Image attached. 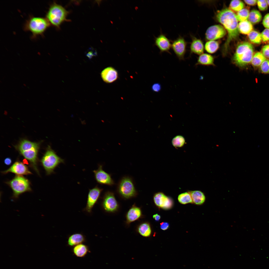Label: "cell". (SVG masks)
Listing matches in <instances>:
<instances>
[{
	"label": "cell",
	"instance_id": "cell-38",
	"mask_svg": "<svg viewBox=\"0 0 269 269\" xmlns=\"http://www.w3.org/2000/svg\"><path fill=\"white\" fill-rule=\"evenodd\" d=\"M263 24L265 27L269 29V13L267 14L264 16Z\"/></svg>",
	"mask_w": 269,
	"mask_h": 269
},
{
	"label": "cell",
	"instance_id": "cell-44",
	"mask_svg": "<svg viewBox=\"0 0 269 269\" xmlns=\"http://www.w3.org/2000/svg\"><path fill=\"white\" fill-rule=\"evenodd\" d=\"M268 5H269V0H266Z\"/></svg>",
	"mask_w": 269,
	"mask_h": 269
},
{
	"label": "cell",
	"instance_id": "cell-20",
	"mask_svg": "<svg viewBox=\"0 0 269 269\" xmlns=\"http://www.w3.org/2000/svg\"><path fill=\"white\" fill-rule=\"evenodd\" d=\"M193 202L195 204L200 205L205 202L206 198L204 193L200 190L189 191Z\"/></svg>",
	"mask_w": 269,
	"mask_h": 269
},
{
	"label": "cell",
	"instance_id": "cell-5",
	"mask_svg": "<svg viewBox=\"0 0 269 269\" xmlns=\"http://www.w3.org/2000/svg\"><path fill=\"white\" fill-rule=\"evenodd\" d=\"M68 12L63 7L55 2L50 6L46 18L50 24L59 28L62 23L67 20Z\"/></svg>",
	"mask_w": 269,
	"mask_h": 269
},
{
	"label": "cell",
	"instance_id": "cell-7",
	"mask_svg": "<svg viewBox=\"0 0 269 269\" xmlns=\"http://www.w3.org/2000/svg\"><path fill=\"white\" fill-rule=\"evenodd\" d=\"M13 191L12 198L16 199L21 194L32 191L29 180L22 176L16 175L11 180L5 182Z\"/></svg>",
	"mask_w": 269,
	"mask_h": 269
},
{
	"label": "cell",
	"instance_id": "cell-6",
	"mask_svg": "<svg viewBox=\"0 0 269 269\" xmlns=\"http://www.w3.org/2000/svg\"><path fill=\"white\" fill-rule=\"evenodd\" d=\"M40 162L46 174L49 175L54 173V170L60 164L64 163V160L57 155L49 146L41 159Z\"/></svg>",
	"mask_w": 269,
	"mask_h": 269
},
{
	"label": "cell",
	"instance_id": "cell-18",
	"mask_svg": "<svg viewBox=\"0 0 269 269\" xmlns=\"http://www.w3.org/2000/svg\"><path fill=\"white\" fill-rule=\"evenodd\" d=\"M101 75L104 81L107 83H111L117 79L118 74L116 70L110 67L104 69L102 71Z\"/></svg>",
	"mask_w": 269,
	"mask_h": 269
},
{
	"label": "cell",
	"instance_id": "cell-1",
	"mask_svg": "<svg viewBox=\"0 0 269 269\" xmlns=\"http://www.w3.org/2000/svg\"><path fill=\"white\" fill-rule=\"evenodd\" d=\"M216 18L217 21L223 25L228 33L227 38L222 50L223 55L225 56L228 53L230 42L236 39L239 36L238 20L236 14L227 8L223 9L218 12Z\"/></svg>",
	"mask_w": 269,
	"mask_h": 269
},
{
	"label": "cell",
	"instance_id": "cell-2",
	"mask_svg": "<svg viewBox=\"0 0 269 269\" xmlns=\"http://www.w3.org/2000/svg\"><path fill=\"white\" fill-rule=\"evenodd\" d=\"M40 144V142H32L24 139L21 140L14 146L20 154L28 161L31 167L39 175L38 156Z\"/></svg>",
	"mask_w": 269,
	"mask_h": 269
},
{
	"label": "cell",
	"instance_id": "cell-21",
	"mask_svg": "<svg viewBox=\"0 0 269 269\" xmlns=\"http://www.w3.org/2000/svg\"><path fill=\"white\" fill-rule=\"evenodd\" d=\"M214 60V57L210 55L203 53L200 55L198 57L195 65L215 66Z\"/></svg>",
	"mask_w": 269,
	"mask_h": 269
},
{
	"label": "cell",
	"instance_id": "cell-26",
	"mask_svg": "<svg viewBox=\"0 0 269 269\" xmlns=\"http://www.w3.org/2000/svg\"><path fill=\"white\" fill-rule=\"evenodd\" d=\"M262 18V15L259 11L256 10H252L249 13L248 19L252 24H255L260 22Z\"/></svg>",
	"mask_w": 269,
	"mask_h": 269
},
{
	"label": "cell",
	"instance_id": "cell-22",
	"mask_svg": "<svg viewBox=\"0 0 269 269\" xmlns=\"http://www.w3.org/2000/svg\"><path fill=\"white\" fill-rule=\"evenodd\" d=\"M85 241V237L83 235L80 233H76L71 235L69 237L67 244L70 246H75L82 243Z\"/></svg>",
	"mask_w": 269,
	"mask_h": 269
},
{
	"label": "cell",
	"instance_id": "cell-33",
	"mask_svg": "<svg viewBox=\"0 0 269 269\" xmlns=\"http://www.w3.org/2000/svg\"><path fill=\"white\" fill-rule=\"evenodd\" d=\"M185 143V140L184 137L180 135H177L174 137L172 141L173 146L176 147H180L183 146Z\"/></svg>",
	"mask_w": 269,
	"mask_h": 269
},
{
	"label": "cell",
	"instance_id": "cell-39",
	"mask_svg": "<svg viewBox=\"0 0 269 269\" xmlns=\"http://www.w3.org/2000/svg\"><path fill=\"white\" fill-rule=\"evenodd\" d=\"M161 86L160 84L158 83L154 84L151 87L152 90L154 92H158L161 90Z\"/></svg>",
	"mask_w": 269,
	"mask_h": 269
},
{
	"label": "cell",
	"instance_id": "cell-10",
	"mask_svg": "<svg viewBox=\"0 0 269 269\" xmlns=\"http://www.w3.org/2000/svg\"><path fill=\"white\" fill-rule=\"evenodd\" d=\"M172 42L171 48L177 57L180 61L184 60L188 42L183 37L180 35Z\"/></svg>",
	"mask_w": 269,
	"mask_h": 269
},
{
	"label": "cell",
	"instance_id": "cell-41",
	"mask_svg": "<svg viewBox=\"0 0 269 269\" xmlns=\"http://www.w3.org/2000/svg\"><path fill=\"white\" fill-rule=\"evenodd\" d=\"M244 1L247 4L251 6L255 5L257 2L256 0H244Z\"/></svg>",
	"mask_w": 269,
	"mask_h": 269
},
{
	"label": "cell",
	"instance_id": "cell-32",
	"mask_svg": "<svg viewBox=\"0 0 269 269\" xmlns=\"http://www.w3.org/2000/svg\"><path fill=\"white\" fill-rule=\"evenodd\" d=\"M249 13V9L247 8H243L238 12L236 15L238 21L242 22L247 20Z\"/></svg>",
	"mask_w": 269,
	"mask_h": 269
},
{
	"label": "cell",
	"instance_id": "cell-40",
	"mask_svg": "<svg viewBox=\"0 0 269 269\" xmlns=\"http://www.w3.org/2000/svg\"><path fill=\"white\" fill-rule=\"evenodd\" d=\"M160 228L162 230H166L169 227V223L166 222H163L160 223Z\"/></svg>",
	"mask_w": 269,
	"mask_h": 269
},
{
	"label": "cell",
	"instance_id": "cell-24",
	"mask_svg": "<svg viewBox=\"0 0 269 269\" xmlns=\"http://www.w3.org/2000/svg\"><path fill=\"white\" fill-rule=\"evenodd\" d=\"M73 251L77 257H82L87 254L89 251V249L87 245L82 243L74 246Z\"/></svg>",
	"mask_w": 269,
	"mask_h": 269
},
{
	"label": "cell",
	"instance_id": "cell-37",
	"mask_svg": "<svg viewBox=\"0 0 269 269\" xmlns=\"http://www.w3.org/2000/svg\"><path fill=\"white\" fill-rule=\"evenodd\" d=\"M262 53L266 58H269V45H267L263 47Z\"/></svg>",
	"mask_w": 269,
	"mask_h": 269
},
{
	"label": "cell",
	"instance_id": "cell-27",
	"mask_svg": "<svg viewBox=\"0 0 269 269\" xmlns=\"http://www.w3.org/2000/svg\"><path fill=\"white\" fill-rule=\"evenodd\" d=\"M266 59L261 53L257 52L254 55L251 61V63L254 66L258 67L260 66Z\"/></svg>",
	"mask_w": 269,
	"mask_h": 269
},
{
	"label": "cell",
	"instance_id": "cell-45",
	"mask_svg": "<svg viewBox=\"0 0 269 269\" xmlns=\"http://www.w3.org/2000/svg\"></svg>",
	"mask_w": 269,
	"mask_h": 269
},
{
	"label": "cell",
	"instance_id": "cell-23",
	"mask_svg": "<svg viewBox=\"0 0 269 269\" xmlns=\"http://www.w3.org/2000/svg\"><path fill=\"white\" fill-rule=\"evenodd\" d=\"M136 230L137 232L144 237H149L151 234L150 225L147 222H143L139 224L137 226Z\"/></svg>",
	"mask_w": 269,
	"mask_h": 269
},
{
	"label": "cell",
	"instance_id": "cell-14",
	"mask_svg": "<svg viewBox=\"0 0 269 269\" xmlns=\"http://www.w3.org/2000/svg\"><path fill=\"white\" fill-rule=\"evenodd\" d=\"M153 200L156 206L163 209H169L173 205L172 199L162 192L155 193L153 196Z\"/></svg>",
	"mask_w": 269,
	"mask_h": 269
},
{
	"label": "cell",
	"instance_id": "cell-13",
	"mask_svg": "<svg viewBox=\"0 0 269 269\" xmlns=\"http://www.w3.org/2000/svg\"><path fill=\"white\" fill-rule=\"evenodd\" d=\"M225 28L220 25H215L209 27L206 30L205 35L207 39L214 41L221 38L226 34Z\"/></svg>",
	"mask_w": 269,
	"mask_h": 269
},
{
	"label": "cell",
	"instance_id": "cell-42",
	"mask_svg": "<svg viewBox=\"0 0 269 269\" xmlns=\"http://www.w3.org/2000/svg\"><path fill=\"white\" fill-rule=\"evenodd\" d=\"M4 162L6 165H9L11 163L12 160L10 158L7 157L4 159Z\"/></svg>",
	"mask_w": 269,
	"mask_h": 269
},
{
	"label": "cell",
	"instance_id": "cell-17",
	"mask_svg": "<svg viewBox=\"0 0 269 269\" xmlns=\"http://www.w3.org/2000/svg\"><path fill=\"white\" fill-rule=\"evenodd\" d=\"M140 208L134 204L128 210L126 215V223L128 225L141 218L143 216Z\"/></svg>",
	"mask_w": 269,
	"mask_h": 269
},
{
	"label": "cell",
	"instance_id": "cell-15",
	"mask_svg": "<svg viewBox=\"0 0 269 269\" xmlns=\"http://www.w3.org/2000/svg\"><path fill=\"white\" fill-rule=\"evenodd\" d=\"M12 173L16 175L22 176L31 174L28 167L22 162L17 160L8 169L1 172L3 174Z\"/></svg>",
	"mask_w": 269,
	"mask_h": 269
},
{
	"label": "cell",
	"instance_id": "cell-30",
	"mask_svg": "<svg viewBox=\"0 0 269 269\" xmlns=\"http://www.w3.org/2000/svg\"><path fill=\"white\" fill-rule=\"evenodd\" d=\"M178 200L179 202L182 204L193 203L191 196L188 191L180 194L178 196Z\"/></svg>",
	"mask_w": 269,
	"mask_h": 269
},
{
	"label": "cell",
	"instance_id": "cell-3",
	"mask_svg": "<svg viewBox=\"0 0 269 269\" xmlns=\"http://www.w3.org/2000/svg\"><path fill=\"white\" fill-rule=\"evenodd\" d=\"M254 53V48L251 44L247 42H242L237 46L232 62L237 67L243 68L251 62Z\"/></svg>",
	"mask_w": 269,
	"mask_h": 269
},
{
	"label": "cell",
	"instance_id": "cell-19",
	"mask_svg": "<svg viewBox=\"0 0 269 269\" xmlns=\"http://www.w3.org/2000/svg\"><path fill=\"white\" fill-rule=\"evenodd\" d=\"M192 41L190 46V56L193 53L200 55L203 54L204 46L202 41L190 35Z\"/></svg>",
	"mask_w": 269,
	"mask_h": 269
},
{
	"label": "cell",
	"instance_id": "cell-43",
	"mask_svg": "<svg viewBox=\"0 0 269 269\" xmlns=\"http://www.w3.org/2000/svg\"><path fill=\"white\" fill-rule=\"evenodd\" d=\"M153 218L156 221H158L160 219L161 216L158 214H156L153 215Z\"/></svg>",
	"mask_w": 269,
	"mask_h": 269
},
{
	"label": "cell",
	"instance_id": "cell-16",
	"mask_svg": "<svg viewBox=\"0 0 269 269\" xmlns=\"http://www.w3.org/2000/svg\"><path fill=\"white\" fill-rule=\"evenodd\" d=\"M154 45L157 46L160 51V53L167 52L171 54L169 51L171 48V40L166 35L161 32L157 37H155Z\"/></svg>",
	"mask_w": 269,
	"mask_h": 269
},
{
	"label": "cell",
	"instance_id": "cell-12",
	"mask_svg": "<svg viewBox=\"0 0 269 269\" xmlns=\"http://www.w3.org/2000/svg\"><path fill=\"white\" fill-rule=\"evenodd\" d=\"M95 179L99 184L112 186L115 184L111 175L103 169V166L99 165L98 169L93 171Z\"/></svg>",
	"mask_w": 269,
	"mask_h": 269
},
{
	"label": "cell",
	"instance_id": "cell-35",
	"mask_svg": "<svg viewBox=\"0 0 269 269\" xmlns=\"http://www.w3.org/2000/svg\"><path fill=\"white\" fill-rule=\"evenodd\" d=\"M257 3L259 9L261 10L264 11L268 8V4L266 0H258Z\"/></svg>",
	"mask_w": 269,
	"mask_h": 269
},
{
	"label": "cell",
	"instance_id": "cell-9",
	"mask_svg": "<svg viewBox=\"0 0 269 269\" xmlns=\"http://www.w3.org/2000/svg\"><path fill=\"white\" fill-rule=\"evenodd\" d=\"M102 205L104 210L108 212H115L117 211L119 207L114 193L110 191L104 193L102 198Z\"/></svg>",
	"mask_w": 269,
	"mask_h": 269
},
{
	"label": "cell",
	"instance_id": "cell-34",
	"mask_svg": "<svg viewBox=\"0 0 269 269\" xmlns=\"http://www.w3.org/2000/svg\"><path fill=\"white\" fill-rule=\"evenodd\" d=\"M260 69L263 73H269V60L266 59L260 66Z\"/></svg>",
	"mask_w": 269,
	"mask_h": 269
},
{
	"label": "cell",
	"instance_id": "cell-4",
	"mask_svg": "<svg viewBox=\"0 0 269 269\" xmlns=\"http://www.w3.org/2000/svg\"><path fill=\"white\" fill-rule=\"evenodd\" d=\"M51 24L46 18L30 16L24 24L23 29L32 33L31 38L34 39L38 36H42Z\"/></svg>",
	"mask_w": 269,
	"mask_h": 269
},
{
	"label": "cell",
	"instance_id": "cell-36",
	"mask_svg": "<svg viewBox=\"0 0 269 269\" xmlns=\"http://www.w3.org/2000/svg\"><path fill=\"white\" fill-rule=\"evenodd\" d=\"M262 41L266 42L269 41V29H265L261 34Z\"/></svg>",
	"mask_w": 269,
	"mask_h": 269
},
{
	"label": "cell",
	"instance_id": "cell-8",
	"mask_svg": "<svg viewBox=\"0 0 269 269\" xmlns=\"http://www.w3.org/2000/svg\"><path fill=\"white\" fill-rule=\"evenodd\" d=\"M116 190L118 194L125 199L135 197L137 195L133 180L129 176H124L120 180Z\"/></svg>",
	"mask_w": 269,
	"mask_h": 269
},
{
	"label": "cell",
	"instance_id": "cell-29",
	"mask_svg": "<svg viewBox=\"0 0 269 269\" xmlns=\"http://www.w3.org/2000/svg\"><path fill=\"white\" fill-rule=\"evenodd\" d=\"M248 37L250 41L255 44H260L262 41L261 34L256 31H252L248 34Z\"/></svg>",
	"mask_w": 269,
	"mask_h": 269
},
{
	"label": "cell",
	"instance_id": "cell-31",
	"mask_svg": "<svg viewBox=\"0 0 269 269\" xmlns=\"http://www.w3.org/2000/svg\"><path fill=\"white\" fill-rule=\"evenodd\" d=\"M244 5L242 1L239 0H232L229 5V9L233 11L238 12L243 9Z\"/></svg>",
	"mask_w": 269,
	"mask_h": 269
},
{
	"label": "cell",
	"instance_id": "cell-11",
	"mask_svg": "<svg viewBox=\"0 0 269 269\" xmlns=\"http://www.w3.org/2000/svg\"><path fill=\"white\" fill-rule=\"evenodd\" d=\"M103 189L96 186L89 190L86 204L84 210L87 212L91 213L92 209L100 197Z\"/></svg>",
	"mask_w": 269,
	"mask_h": 269
},
{
	"label": "cell",
	"instance_id": "cell-28",
	"mask_svg": "<svg viewBox=\"0 0 269 269\" xmlns=\"http://www.w3.org/2000/svg\"><path fill=\"white\" fill-rule=\"evenodd\" d=\"M219 47L218 42L215 41H210L206 43L205 45V49L206 51L210 54L215 53Z\"/></svg>",
	"mask_w": 269,
	"mask_h": 269
},
{
	"label": "cell",
	"instance_id": "cell-25",
	"mask_svg": "<svg viewBox=\"0 0 269 269\" xmlns=\"http://www.w3.org/2000/svg\"><path fill=\"white\" fill-rule=\"evenodd\" d=\"M239 31L244 34H248L253 29L252 24L247 20L240 22L238 24Z\"/></svg>",
	"mask_w": 269,
	"mask_h": 269
}]
</instances>
